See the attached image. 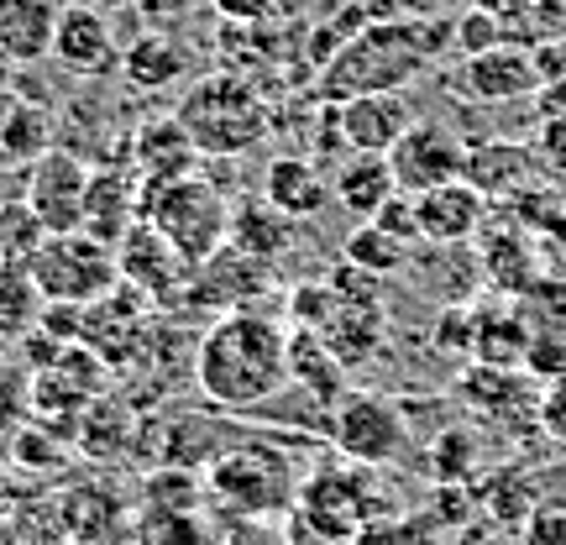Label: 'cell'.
Masks as SVG:
<instances>
[{
	"instance_id": "obj_1",
	"label": "cell",
	"mask_w": 566,
	"mask_h": 545,
	"mask_svg": "<svg viewBox=\"0 0 566 545\" xmlns=\"http://www.w3.org/2000/svg\"><path fill=\"white\" fill-rule=\"evenodd\" d=\"M195 384L216 409L252 415L289 388V321L268 310L216 315L195 346Z\"/></svg>"
},
{
	"instance_id": "obj_2",
	"label": "cell",
	"mask_w": 566,
	"mask_h": 545,
	"mask_svg": "<svg viewBox=\"0 0 566 545\" xmlns=\"http://www.w3.org/2000/svg\"><path fill=\"white\" fill-rule=\"evenodd\" d=\"M436 21H405V17H378L321 63V101H352V95H384V90H405L436 63Z\"/></svg>"
},
{
	"instance_id": "obj_3",
	"label": "cell",
	"mask_w": 566,
	"mask_h": 545,
	"mask_svg": "<svg viewBox=\"0 0 566 545\" xmlns=\"http://www.w3.org/2000/svg\"><path fill=\"white\" fill-rule=\"evenodd\" d=\"M174 122L184 126V137L195 142L200 158H247L273 132V105L247 74L221 69L184 90L174 105Z\"/></svg>"
},
{
	"instance_id": "obj_4",
	"label": "cell",
	"mask_w": 566,
	"mask_h": 545,
	"mask_svg": "<svg viewBox=\"0 0 566 545\" xmlns=\"http://www.w3.org/2000/svg\"><path fill=\"white\" fill-rule=\"evenodd\" d=\"M142 221L153 226L184 263L200 268L231 237V200L221 195V184L205 179L200 168H195V174H184L174 184L142 189Z\"/></svg>"
},
{
	"instance_id": "obj_5",
	"label": "cell",
	"mask_w": 566,
	"mask_h": 545,
	"mask_svg": "<svg viewBox=\"0 0 566 545\" xmlns=\"http://www.w3.org/2000/svg\"><path fill=\"white\" fill-rule=\"evenodd\" d=\"M27 279L38 289L42 304H74L90 310L95 300H105L122 273H116V247L95 242L84 231H63V237H42L38 252L27 258Z\"/></svg>"
},
{
	"instance_id": "obj_6",
	"label": "cell",
	"mask_w": 566,
	"mask_h": 545,
	"mask_svg": "<svg viewBox=\"0 0 566 545\" xmlns=\"http://www.w3.org/2000/svg\"><path fill=\"white\" fill-rule=\"evenodd\" d=\"M325 436L342 451L352 467L363 472H384V467H399L409 457V420L399 405H388L384 394H363L352 388L342 405L331 409L325 420Z\"/></svg>"
},
{
	"instance_id": "obj_7",
	"label": "cell",
	"mask_w": 566,
	"mask_h": 545,
	"mask_svg": "<svg viewBox=\"0 0 566 545\" xmlns=\"http://www.w3.org/2000/svg\"><path fill=\"white\" fill-rule=\"evenodd\" d=\"M467 147H472V142L451 122H441V116H415V126L388 147V168H394L399 195H424V189H436V184L462 179Z\"/></svg>"
},
{
	"instance_id": "obj_8",
	"label": "cell",
	"mask_w": 566,
	"mask_h": 545,
	"mask_svg": "<svg viewBox=\"0 0 566 545\" xmlns=\"http://www.w3.org/2000/svg\"><path fill=\"white\" fill-rule=\"evenodd\" d=\"M84 195H90V163L69 147L42 153L38 163H27V210L38 216L48 237L80 231L84 226Z\"/></svg>"
},
{
	"instance_id": "obj_9",
	"label": "cell",
	"mask_w": 566,
	"mask_h": 545,
	"mask_svg": "<svg viewBox=\"0 0 566 545\" xmlns=\"http://www.w3.org/2000/svg\"><path fill=\"white\" fill-rule=\"evenodd\" d=\"M325 122L336 132L346 153H378L388 158V147L415 126V101L405 90H384V95H352V101L325 105Z\"/></svg>"
},
{
	"instance_id": "obj_10",
	"label": "cell",
	"mask_w": 566,
	"mask_h": 545,
	"mask_svg": "<svg viewBox=\"0 0 566 545\" xmlns=\"http://www.w3.org/2000/svg\"><path fill=\"white\" fill-rule=\"evenodd\" d=\"M116 273L132 294L142 300H174V294H189V279H195V263H184L174 247L163 242L158 231L147 221H137L126 231L122 242H116Z\"/></svg>"
},
{
	"instance_id": "obj_11",
	"label": "cell",
	"mask_w": 566,
	"mask_h": 545,
	"mask_svg": "<svg viewBox=\"0 0 566 545\" xmlns=\"http://www.w3.org/2000/svg\"><path fill=\"white\" fill-rule=\"evenodd\" d=\"M493 200L483 189H472L467 179L436 184L415 195V221H420V247H472L483 237Z\"/></svg>"
},
{
	"instance_id": "obj_12",
	"label": "cell",
	"mask_w": 566,
	"mask_h": 545,
	"mask_svg": "<svg viewBox=\"0 0 566 545\" xmlns=\"http://www.w3.org/2000/svg\"><path fill=\"white\" fill-rule=\"evenodd\" d=\"M268 289H273V268L252 263L247 252H237V247L226 242L216 258H205V263L195 268V279H189V304L231 315V310H258V300H263Z\"/></svg>"
},
{
	"instance_id": "obj_13",
	"label": "cell",
	"mask_w": 566,
	"mask_h": 545,
	"mask_svg": "<svg viewBox=\"0 0 566 545\" xmlns=\"http://www.w3.org/2000/svg\"><path fill=\"white\" fill-rule=\"evenodd\" d=\"M457 90L472 105H514L541 90V69L530 59V48H488V53H467L457 69Z\"/></svg>"
},
{
	"instance_id": "obj_14",
	"label": "cell",
	"mask_w": 566,
	"mask_h": 545,
	"mask_svg": "<svg viewBox=\"0 0 566 545\" xmlns=\"http://www.w3.org/2000/svg\"><path fill=\"white\" fill-rule=\"evenodd\" d=\"M142 221V184L132 168H90V195H84V237L116 247Z\"/></svg>"
},
{
	"instance_id": "obj_15",
	"label": "cell",
	"mask_w": 566,
	"mask_h": 545,
	"mask_svg": "<svg viewBox=\"0 0 566 545\" xmlns=\"http://www.w3.org/2000/svg\"><path fill=\"white\" fill-rule=\"evenodd\" d=\"M195 142L184 137V126L174 116H158V122H142L132 132V174H137L142 189H158V184H174L184 174H195Z\"/></svg>"
},
{
	"instance_id": "obj_16",
	"label": "cell",
	"mask_w": 566,
	"mask_h": 545,
	"mask_svg": "<svg viewBox=\"0 0 566 545\" xmlns=\"http://www.w3.org/2000/svg\"><path fill=\"white\" fill-rule=\"evenodd\" d=\"M53 59L69 74H105L116 63V32H111L105 11H95V6H63L59 32H53Z\"/></svg>"
},
{
	"instance_id": "obj_17",
	"label": "cell",
	"mask_w": 566,
	"mask_h": 545,
	"mask_svg": "<svg viewBox=\"0 0 566 545\" xmlns=\"http://www.w3.org/2000/svg\"><path fill=\"white\" fill-rule=\"evenodd\" d=\"M59 0H0V63H42L53 59L59 32Z\"/></svg>"
},
{
	"instance_id": "obj_18",
	"label": "cell",
	"mask_w": 566,
	"mask_h": 545,
	"mask_svg": "<svg viewBox=\"0 0 566 545\" xmlns=\"http://www.w3.org/2000/svg\"><path fill=\"white\" fill-rule=\"evenodd\" d=\"M263 200L273 210H283L289 221H315L325 205H331V179L321 174V163L300 158V153H283V158L268 163Z\"/></svg>"
},
{
	"instance_id": "obj_19",
	"label": "cell",
	"mask_w": 566,
	"mask_h": 545,
	"mask_svg": "<svg viewBox=\"0 0 566 545\" xmlns=\"http://www.w3.org/2000/svg\"><path fill=\"white\" fill-rule=\"evenodd\" d=\"M478 273L488 289L499 294H530L541 283V263H535V247H530L525 226H483V242H478Z\"/></svg>"
},
{
	"instance_id": "obj_20",
	"label": "cell",
	"mask_w": 566,
	"mask_h": 545,
	"mask_svg": "<svg viewBox=\"0 0 566 545\" xmlns=\"http://www.w3.org/2000/svg\"><path fill=\"white\" fill-rule=\"evenodd\" d=\"M394 195H399L394 168L378 153H346V163L331 174V200L342 205L346 216H357V221H373Z\"/></svg>"
},
{
	"instance_id": "obj_21",
	"label": "cell",
	"mask_w": 566,
	"mask_h": 545,
	"mask_svg": "<svg viewBox=\"0 0 566 545\" xmlns=\"http://www.w3.org/2000/svg\"><path fill=\"white\" fill-rule=\"evenodd\" d=\"M294 237H300V221H289V216H283V210H273L268 200L231 205V237H226V242L237 247V252H247L252 263L273 268L279 258H289Z\"/></svg>"
},
{
	"instance_id": "obj_22",
	"label": "cell",
	"mask_w": 566,
	"mask_h": 545,
	"mask_svg": "<svg viewBox=\"0 0 566 545\" xmlns=\"http://www.w3.org/2000/svg\"><path fill=\"white\" fill-rule=\"evenodd\" d=\"M289 384H300L304 394L325 409V420H331V409L352 394V388H346V367L331 357V346H325L315 331H294V325H289Z\"/></svg>"
},
{
	"instance_id": "obj_23",
	"label": "cell",
	"mask_w": 566,
	"mask_h": 545,
	"mask_svg": "<svg viewBox=\"0 0 566 545\" xmlns=\"http://www.w3.org/2000/svg\"><path fill=\"white\" fill-rule=\"evenodd\" d=\"M535 147L525 142H488V147H467V174L462 179L472 189H483L488 200H509L530 189V174H535Z\"/></svg>"
},
{
	"instance_id": "obj_24",
	"label": "cell",
	"mask_w": 566,
	"mask_h": 545,
	"mask_svg": "<svg viewBox=\"0 0 566 545\" xmlns=\"http://www.w3.org/2000/svg\"><path fill=\"white\" fill-rule=\"evenodd\" d=\"M525 352H530L525 310H514V304L472 310V357L483 367L514 373V367H525Z\"/></svg>"
},
{
	"instance_id": "obj_25",
	"label": "cell",
	"mask_w": 566,
	"mask_h": 545,
	"mask_svg": "<svg viewBox=\"0 0 566 545\" xmlns=\"http://www.w3.org/2000/svg\"><path fill=\"white\" fill-rule=\"evenodd\" d=\"M279 457H258V451H231L216 467V488L242 509H273L289 499V483H279Z\"/></svg>"
},
{
	"instance_id": "obj_26",
	"label": "cell",
	"mask_w": 566,
	"mask_h": 545,
	"mask_svg": "<svg viewBox=\"0 0 566 545\" xmlns=\"http://www.w3.org/2000/svg\"><path fill=\"white\" fill-rule=\"evenodd\" d=\"M409 258H415V247H405L399 237H388L378 221H357V231H352L342 247V263L367 273V279H394V273L409 268Z\"/></svg>"
},
{
	"instance_id": "obj_27",
	"label": "cell",
	"mask_w": 566,
	"mask_h": 545,
	"mask_svg": "<svg viewBox=\"0 0 566 545\" xmlns=\"http://www.w3.org/2000/svg\"><path fill=\"white\" fill-rule=\"evenodd\" d=\"M189 74V53L168 32H147L142 42L126 48V80L142 84V90H168Z\"/></svg>"
},
{
	"instance_id": "obj_28",
	"label": "cell",
	"mask_w": 566,
	"mask_h": 545,
	"mask_svg": "<svg viewBox=\"0 0 566 545\" xmlns=\"http://www.w3.org/2000/svg\"><path fill=\"white\" fill-rule=\"evenodd\" d=\"M0 153L17 168L38 163L42 153H53V116L38 111V105H11V116L0 122Z\"/></svg>"
},
{
	"instance_id": "obj_29",
	"label": "cell",
	"mask_w": 566,
	"mask_h": 545,
	"mask_svg": "<svg viewBox=\"0 0 566 545\" xmlns=\"http://www.w3.org/2000/svg\"><path fill=\"white\" fill-rule=\"evenodd\" d=\"M478 499L488 504V520L493 525H525L530 514L541 509V499H535V483L525 478V467H504L499 478H488L483 488H478Z\"/></svg>"
},
{
	"instance_id": "obj_30",
	"label": "cell",
	"mask_w": 566,
	"mask_h": 545,
	"mask_svg": "<svg viewBox=\"0 0 566 545\" xmlns=\"http://www.w3.org/2000/svg\"><path fill=\"white\" fill-rule=\"evenodd\" d=\"M38 289L27 279V268L11 263V258H0V336H21L27 325L38 321Z\"/></svg>"
},
{
	"instance_id": "obj_31",
	"label": "cell",
	"mask_w": 566,
	"mask_h": 545,
	"mask_svg": "<svg viewBox=\"0 0 566 545\" xmlns=\"http://www.w3.org/2000/svg\"><path fill=\"white\" fill-rule=\"evenodd\" d=\"M509 38V27L499 11H488V6H472L462 21H457V48H462V59L467 53H488V48H504Z\"/></svg>"
},
{
	"instance_id": "obj_32",
	"label": "cell",
	"mask_w": 566,
	"mask_h": 545,
	"mask_svg": "<svg viewBox=\"0 0 566 545\" xmlns=\"http://www.w3.org/2000/svg\"><path fill=\"white\" fill-rule=\"evenodd\" d=\"M226 27H268L283 17V0H210Z\"/></svg>"
},
{
	"instance_id": "obj_33",
	"label": "cell",
	"mask_w": 566,
	"mask_h": 545,
	"mask_svg": "<svg viewBox=\"0 0 566 545\" xmlns=\"http://www.w3.org/2000/svg\"><path fill=\"white\" fill-rule=\"evenodd\" d=\"M373 221L384 226L388 237H399L405 247H420V221H415V195H394V200L373 216Z\"/></svg>"
},
{
	"instance_id": "obj_34",
	"label": "cell",
	"mask_w": 566,
	"mask_h": 545,
	"mask_svg": "<svg viewBox=\"0 0 566 545\" xmlns=\"http://www.w3.org/2000/svg\"><path fill=\"white\" fill-rule=\"evenodd\" d=\"M535 158L546 163L556 179H566V116L541 122V132H535Z\"/></svg>"
},
{
	"instance_id": "obj_35",
	"label": "cell",
	"mask_w": 566,
	"mask_h": 545,
	"mask_svg": "<svg viewBox=\"0 0 566 545\" xmlns=\"http://www.w3.org/2000/svg\"><path fill=\"white\" fill-rule=\"evenodd\" d=\"M525 545H566V509L541 504L525 520Z\"/></svg>"
},
{
	"instance_id": "obj_36",
	"label": "cell",
	"mask_w": 566,
	"mask_h": 545,
	"mask_svg": "<svg viewBox=\"0 0 566 545\" xmlns=\"http://www.w3.org/2000/svg\"><path fill=\"white\" fill-rule=\"evenodd\" d=\"M541 420H546V430L556 436V441H566V378H556V384L546 388V399H541Z\"/></svg>"
},
{
	"instance_id": "obj_37",
	"label": "cell",
	"mask_w": 566,
	"mask_h": 545,
	"mask_svg": "<svg viewBox=\"0 0 566 545\" xmlns=\"http://www.w3.org/2000/svg\"><path fill=\"white\" fill-rule=\"evenodd\" d=\"M457 545H509V535L493 520H472V525L457 530Z\"/></svg>"
},
{
	"instance_id": "obj_38",
	"label": "cell",
	"mask_w": 566,
	"mask_h": 545,
	"mask_svg": "<svg viewBox=\"0 0 566 545\" xmlns=\"http://www.w3.org/2000/svg\"><path fill=\"white\" fill-rule=\"evenodd\" d=\"M446 0H394V17L405 21H441Z\"/></svg>"
},
{
	"instance_id": "obj_39",
	"label": "cell",
	"mask_w": 566,
	"mask_h": 545,
	"mask_svg": "<svg viewBox=\"0 0 566 545\" xmlns=\"http://www.w3.org/2000/svg\"><path fill=\"white\" fill-rule=\"evenodd\" d=\"M27 200V174H0V216Z\"/></svg>"
}]
</instances>
